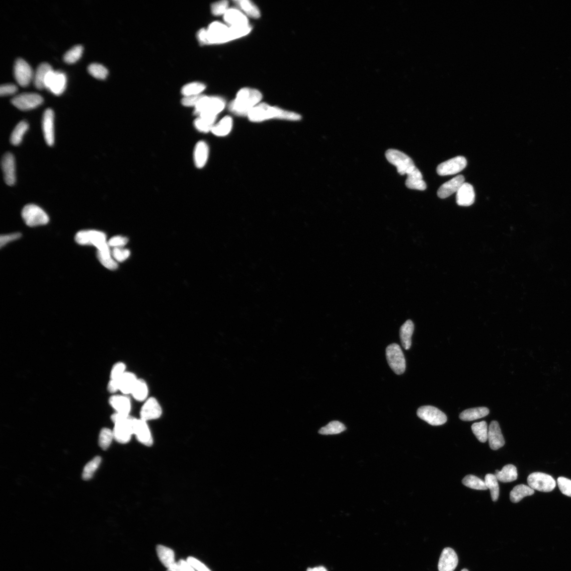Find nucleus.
I'll return each instance as SVG.
<instances>
[{
  "instance_id": "f257e3e1",
  "label": "nucleus",
  "mask_w": 571,
  "mask_h": 571,
  "mask_svg": "<svg viewBox=\"0 0 571 571\" xmlns=\"http://www.w3.org/2000/svg\"><path fill=\"white\" fill-rule=\"evenodd\" d=\"M386 157L388 161L397 168L400 175H407L408 188L419 190L426 189L423 175L409 156L398 150H389L386 153Z\"/></svg>"
},
{
  "instance_id": "f03ea898",
  "label": "nucleus",
  "mask_w": 571,
  "mask_h": 571,
  "mask_svg": "<svg viewBox=\"0 0 571 571\" xmlns=\"http://www.w3.org/2000/svg\"><path fill=\"white\" fill-rule=\"evenodd\" d=\"M247 117L252 122H261L271 119L297 121L302 118L299 114L266 103H259L255 106Z\"/></svg>"
},
{
  "instance_id": "7ed1b4c3",
  "label": "nucleus",
  "mask_w": 571,
  "mask_h": 571,
  "mask_svg": "<svg viewBox=\"0 0 571 571\" xmlns=\"http://www.w3.org/2000/svg\"><path fill=\"white\" fill-rule=\"evenodd\" d=\"M261 93L257 89L244 88L238 92L229 106L230 111L238 116H247L262 100Z\"/></svg>"
},
{
  "instance_id": "20e7f679",
  "label": "nucleus",
  "mask_w": 571,
  "mask_h": 571,
  "mask_svg": "<svg viewBox=\"0 0 571 571\" xmlns=\"http://www.w3.org/2000/svg\"><path fill=\"white\" fill-rule=\"evenodd\" d=\"M200 42L206 45L221 44L234 40L230 27L219 22L212 23L207 29L198 32Z\"/></svg>"
},
{
  "instance_id": "39448f33",
  "label": "nucleus",
  "mask_w": 571,
  "mask_h": 571,
  "mask_svg": "<svg viewBox=\"0 0 571 571\" xmlns=\"http://www.w3.org/2000/svg\"><path fill=\"white\" fill-rule=\"evenodd\" d=\"M114 424L113 430L114 440L121 444L129 442L134 435V420L130 415L115 412L111 416Z\"/></svg>"
},
{
  "instance_id": "423d86ee",
  "label": "nucleus",
  "mask_w": 571,
  "mask_h": 571,
  "mask_svg": "<svg viewBox=\"0 0 571 571\" xmlns=\"http://www.w3.org/2000/svg\"><path fill=\"white\" fill-rule=\"evenodd\" d=\"M76 242L80 245H91L95 246L97 252L111 253L106 237L102 232L96 230H83L79 232L76 237Z\"/></svg>"
},
{
  "instance_id": "0eeeda50",
  "label": "nucleus",
  "mask_w": 571,
  "mask_h": 571,
  "mask_svg": "<svg viewBox=\"0 0 571 571\" xmlns=\"http://www.w3.org/2000/svg\"><path fill=\"white\" fill-rule=\"evenodd\" d=\"M225 101L221 97L203 96L195 106V113L199 116L217 118V115L225 109Z\"/></svg>"
},
{
  "instance_id": "6e6552de",
  "label": "nucleus",
  "mask_w": 571,
  "mask_h": 571,
  "mask_svg": "<svg viewBox=\"0 0 571 571\" xmlns=\"http://www.w3.org/2000/svg\"><path fill=\"white\" fill-rule=\"evenodd\" d=\"M22 217L26 224L30 227L46 225L49 221L47 213L34 204H28L24 207Z\"/></svg>"
},
{
  "instance_id": "1a4fd4ad",
  "label": "nucleus",
  "mask_w": 571,
  "mask_h": 571,
  "mask_svg": "<svg viewBox=\"0 0 571 571\" xmlns=\"http://www.w3.org/2000/svg\"><path fill=\"white\" fill-rule=\"evenodd\" d=\"M386 358L389 366L397 375H402L406 370V360L401 347L393 343L386 348Z\"/></svg>"
},
{
  "instance_id": "9d476101",
  "label": "nucleus",
  "mask_w": 571,
  "mask_h": 571,
  "mask_svg": "<svg viewBox=\"0 0 571 571\" xmlns=\"http://www.w3.org/2000/svg\"><path fill=\"white\" fill-rule=\"evenodd\" d=\"M527 483L533 489L544 492L552 491L557 486L555 480L552 476L542 473H534L529 475Z\"/></svg>"
},
{
  "instance_id": "9b49d317",
  "label": "nucleus",
  "mask_w": 571,
  "mask_h": 571,
  "mask_svg": "<svg viewBox=\"0 0 571 571\" xmlns=\"http://www.w3.org/2000/svg\"><path fill=\"white\" fill-rule=\"evenodd\" d=\"M43 102V97L36 93H21L15 96L11 100L12 104L22 111L35 109Z\"/></svg>"
},
{
  "instance_id": "f8f14e48",
  "label": "nucleus",
  "mask_w": 571,
  "mask_h": 571,
  "mask_svg": "<svg viewBox=\"0 0 571 571\" xmlns=\"http://www.w3.org/2000/svg\"><path fill=\"white\" fill-rule=\"evenodd\" d=\"M66 84L67 78L66 74L63 72L53 70L47 74L45 81V88L56 95H60L64 92Z\"/></svg>"
},
{
  "instance_id": "ddd939ff",
  "label": "nucleus",
  "mask_w": 571,
  "mask_h": 571,
  "mask_svg": "<svg viewBox=\"0 0 571 571\" xmlns=\"http://www.w3.org/2000/svg\"><path fill=\"white\" fill-rule=\"evenodd\" d=\"M417 415L420 419L433 426L443 425L448 419L443 412L432 406H424L419 408L417 410Z\"/></svg>"
},
{
  "instance_id": "4468645a",
  "label": "nucleus",
  "mask_w": 571,
  "mask_h": 571,
  "mask_svg": "<svg viewBox=\"0 0 571 571\" xmlns=\"http://www.w3.org/2000/svg\"><path fill=\"white\" fill-rule=\"evenodd\" d=\"M14 76L21 86L26 87L34 79V73L30 65L22 59H18L14 65Z\"/></svg>"
},
{
  "instance_id": "2eb2a0df",
  "label": "nucleus",
  "mask_w": 571,
  "mask_h": 571,
  "mask_svg": "<svg viewBox=\"0 0 571 571\" xmlns=\"http://www.w3.org/2000/svg\"><path fill=\"white\" fill-rule=\"evenodd\" d=\"M467 164V161L464 157H456L438 165L437 172L440 176L456 174L464 169Z\"/></svg>"
},
{
  "instance_id": "dca6fc26",
  "label": "nucleus",
  "mask_w": 571,
  "mask_h": 571,
  "mask_svg": "<svg viewBox=\"0 0 571 571\" xmlns=\"http://www.w3.org/2000/svg\"><path fill=\"white\" fill-rule=\"evenodd\" d=\"M162 414L163 408L159 400L155 397H150L140 409V418L148 422L160 418Z\"/></svg>"
},
{
  "instance_id": "f3484780",
  "label": "nucleus",
  "mask_w": 571,
  "mask_h": 571,
  "mask_svg": "<svg viewBox=\"0 0 571 571\" xmlns=\"http://www.w3.org/2000/svg\"><path fill=\"white\" fill-rule=\"evenodd\" d=\"M134 435L143 444L150 446L153 443V439L147 422L140 418H134Z\"/></svg>"
},
{
  "instance_id": "a211bd4d",
  "label": "nucleus",
  "mask_w": 571,
  "mask_h": 571,
  "mask_svg": "<svg viewBox=\"0 0 571 571\" xmlns=\"http://www.w3.org/2000/svg\"><path fill=\"white\" fill-rule=\"evenodd\" d=\"M42 129L45 142L49 146L55 142L54 113L51 109H47L44 113Z\"/></svg>"
},
{
  "instance_id": "6ab92c4d",
  "label": "nucleus",
  "mask_w": 571,
  "mask_h": 571,
  "mask_svg": "<svg viewBox=\"0 0 571 571\" xmlns=\"http://www.w3.org/2000/svg\"><path fill=\"white\" fill-rule=\"evenodd\" d=\"M4 180L9 186L13 185L16 181L15 163L13 155L7 153L2 157L1 162Z\"/></svg>"
},
{
  "instance_id": "aec40b11",
  "label": "nucleus",
  "mask_w": 571,
  "mask_h": 571,
  "mask_svg": "<svg viewBox=\"0 0 571 571\" xmlns=\"http://www.w3.org/2000/svg\"><path fill=\"white\" fill-rule=\"evenodd\" d=\"M458 565L457 553L452 549L446 548L442 553L438 562L439 571H454Z\"/></svg>"
},
{
  "instance_id": "412c9836",
  "label": "nucleus",
  "mask_w": 571,
  "mask_h": 571,
  "mask_svg": "<svg viewBox=\"0 0 571 571\" xmlns=\"http://www.w3.org/2000/svg\"><path fill=\"white\" fill-rule=\"evenodd\" d=\"M488 440L489 441L490 448L497 450L505 444L501 429L497 421L493 420L488 428Z\"/></svg>"
},
{
  "instance_id": "4be33fe9",
  "label": "nucleus",
  "mask_w": 571,
  "mask_h": 571,
  "mask_svg": "<svg viewBox=\"0 0 571 571\" xmlns=\"http://www.w3.org/2000/svg\"><path fill=\"white\" fill-rule=\"evenodd\" d=\"M465 178L463 175H459L450 180L446 182L437 190V195L440 198H446L454 193L457 192L465 183Z\"/></svg>"
},
{
  "instance_id": "5701e85b",
  "label": "nucleus",
  "mask_w": 571,
  "mask_h": 571,
  "mask_svg": "<svg viewBox=\"0 0 571 571\" xmlns=\"http://www.w3.org/2000/svg\"><path fill=\"white\" fill-rule=\"evenodd\" d=\"M110 406L116 412L122 414L130 415L132 404L129 396L125 395H113L109 401Z\"/></svg>"
},
{
  "instance_id": "b1692460",
  "label": "nucleus",
  "mask_w": 571,
  "mask_h": 571,
  "mask_svg": "<svg viewBox=\"0 0 571 571\" xmlns=\"http://www.w3.org/2000/svg\"><path fill=\"white\" fill-rule=\"evenodd\" d=\"M224 15V20L230 27H243L249 25L246 16L235 8H230Z\"/></svg>"
},
{
  "instance_id": "393cba45",
  "label": "nucleus",
  "mask_w": 571,
  "mask_h": 571,
  "mask_svg": "<svg viewBox=\"0 0 571 571\" xmlns=\"http://www.w3.org/2000/svg\"><path fill=\"white\" fill-rule=\"evenodd\" d=\"M457 203L462 206H469L475 201V193L473 185L464 183L457 192Z\"/></svg>"
},
{
  "instance_id": "a878e982",
  "label": "nucleus",
  "mask_w": 571,
  "mask_h": 571,
  "mask_svg": "<svg viewBox=\"0 0 571 571\" xmlns=\"http://www.w3.org/2000/svg\"><path fill=\"white\" fill-rule=\"evenodd\" d=\"M138 379L133 372L127 371L119 380V392L123 395H131Z\"/></svg>"
},
{
  "instance_id": "bb28decb",
  "label": "nucleus",
  "mask_w": 571,
  "mask_h": 571,
  "mask_svg": "<svg viewBox=\"0 0 571 571\" xmlns=\"http://www.w3.org/2000/svg\"><path fill=\"white\" fill-rule=\"evenodd\" d=\"M209 155L208 145L204 142H198L195 148L194 159L196 166L203 168L208 162Z\"/></svg>"
},
{
  "instance_id": "cd10ccee",
  "label": "nucleus",
  "mask_w": 571,
  "mask_h": 571,
  "mask_svg": "<svg viewBox=\"0 0 571 571\" xmlns=\"http://www.w3.org/2000/svg\"><path fill=\"white\" fill-rule=\"evenodd\" d=\"M150 388L143 379L139 378L131 396L138 402L144 403L150 397Z\"/></svg>"
},
{
  "instance_id": "c85d7f7f",
  "label": "nucleus",
  "mask_w": 571,
  "mask_h": 571,
  "mask_svg": "<svg viewBox=\"0 0 571 571\" xmlns=\"http://www.w3.org/2000/svg\"><path fill=\"white\" fill-rule=\"evenodd\" d=\"M495 476L498 481L503 483H511L516 481L518 474L517 468L512 465H508L503 467L501 471L495 470Z\"/></svg>"
},
{
  "instance_id": "c756f323",
  "label": "nucleus",
  "mask_w": 571,
  "mask_h": 571,
  "mask_svg": "<svg viewBox=\"0 0 571 571\" xmlns=\"http://www.w3.org/2000/svg\"><path fill=\"white\" fill-rule=\"evenodd\" d=\"M157 553L162 564L168 569L176 564L175 554L171 549L163 545H158Z\"/></svg>"
},
{
  "instance_id": "7c9ffc66",
  "label": "nucleus",
  "mask_w": 571,
  "mask_h": 571,
  "mask_svg": "<svg viewBox=\"0 0 571 571\" xmlns=\"http://www.w3.org/2000/svg\"><path fill=\"white\" fill-rule=\"evenodd\" d=\"M53 70L52 66L47 63H41L38 66L33 79L36 88L39 89L45 88V81L47 74Z\"/></svg>"
},
{
  "instance_id": "2f4dec72",
  "label": "nucleus",
  "mask_w": 571,
  "mask_h": 571,
  "mask_svg": "<svg viewBox=\"0 0 571 571\" xmlns=\"http://www.w3.org/2000/svg\"><path fill=\"white\" fill-rule=\"evenodd\" d=\"M233 127V120L230 116H226L218 123L214 125L211 132L215 136L225 137L228 135Z\"/></svg>"
},
{
  "instance_id": "473e14b6",
  "label": "nucleus",
  "mask_w": 571,
  "mask_h": 571,
  "mask_svg": "<svg viewBox=\"0 0 571 571\" xmlns=\"http://www.w3.org/2000/svg\"><path fill=\"white\" fill-rule=\"evenodd\" d=\"M414 330V325L411 320H408L401 326L400 337L401 342L405 350H409L411 345V336Z\"/></svg>"
},
{
  "instance_id": "72a5a7b5",
  "label": "nucleus",
  "mask_w": 571,
  "mask_h": 571,
  "mask_svg": "<svg viewBox=\"0 0 571 571\" xmlns=\"http://www.w3.org/2000/svg\"><path fill=\"white\" fill-rule=\"evenodd\" d=\"M489 413V410L487 408H477L463 411L459 417L463 421H473L485 417Z\"/></svg>"
},
{
  "instance_id": "f704fd0d",
  "label": "nucleus",
  "mask_w": 571,
  "mask_h": 571,
  "mask_svg": "<svg viewBox=\"0 0 571 571\" xmlns=\"http://www.w3.org/2000/svg\"><path fill=\"white\" fill-rule=\"evenodd\" d=\"M535 492L530 487L525 485L516 486L510 493V499L513 503H518L527 496L533 495Z\"/></svg>"
},
{
  "instance_id": "c9c22d12",
  "label": "nucleus",
  "mask_w": 571,
  "mask_h": 571,
  "mask_svg": "<svg viewBox=\"0 0 571 571\" xmlns=\"http://www.w3.org/2000/svg\"><path fill=\"white\" fill-rule=\"evenodd\" d=\"M234 2L245 14L254 19L260 17V12L258 7L249 0H237Z\"/></svg>"
},
{
  "instance_id": "e433bc0d",
  "label": "nucleus",
  "mask_w": 571,
  "mask_h": 571,
  "mask_svg": "<svg viewBox=\"0 0 571 571\" xmlns=\"http://www.w3.org/2000/svg\"><path fill=\"white\" fill-rule=\"evenodd\" d=\"M29 129V125L27 122L22 121L20 122L13 130L11 137L10 142L14 146L19 145L22 141L23 137Z\"/></svg>"
},
{
  "instance_id": "4c0bfd02",
  "label": "nucleus",
  "mask_w": 571,
  "mask_h": 571,
  "mask_svg": "<svg viewBox=\"0 0 571 571\" xmlns=\"http://www.w3.org/2000/svg\"><path fill=\"white\" fill-rule=\"evenodd\" d=\"M217 118L207 117V116H199L194 122L195 128L199 131L207 133L211 131Z\"/></svg>"
},
{
  "instance_id": "58836bf2",
  "label": "nucleus",
  "mask_w": 571,
  "mask_h": 571,
  "mask_svg": "<svg viewBox=\"0 0 571 571\" xmlns=\"http://www.w3.org/2000/svg\"><path fill=\"white\" fill-rule=\"evenodd\" d=\"M485 482L488 489L490 491L492 500L494 502L497 501L499 496V486L495 476L487 474L485 477Z\"/></svg>"
},
{
  "instance_id": "ea45409f",
  "label": "nucleus",
  "mask_w": 571,
  "mask_h": 571,
  "mask_svg": "<svg viewBox=\"0 0 571 571\" xmlns=\"http://www.w3.org/2000/svg\"><path fill=\"white\" fill-rule=\"evenodd\" d=\"M462 484L465 486L475 490H486L488 489L485 482L482 479L474 475H468L462 480Z\"/></svg>"
},
{
  "instance_id": "a19ab883",
  "label": "nucleus",
  "mask_w": 571,
  "mask_h": 571,
  "mask_svg": "<svg viewBox=\"0 0 571 571\" xmlns=\"http://www.w3.org/2000/svg\"><path fill=\"white\" fill-rule=\"evenodd\" d=\"M346 430L345 425L338 421H330L326 426L321 428L319 433L322 435H334L344 432Z\"/></svg>"
},
{
  "instance_id": "79ce46f5",
  "label": "nucleus",
  "mask_w": 571,
  "mask_h": 571,
  "mask_svg": "<svg viewBox=\"0 0 571 571\" xmlns=\"http://www.w3.org/2000/svg\"><path fill=\"white\" fill-rule=\"evenodd\" d=\"M471 429L480 442L485 443L488 440V427L486 421H482L474 423L472 425Z\"/></svg>"
},
{
  "instance_id": "37998d69",
  "label": "nucleus",
  "mask_w": 571,
  "mask_h": 571,
  "mask_svg": "<svg viewBox=\"0 0 571 571\" xmlns=\"http://www.w3.org/2000/svg\"><path fill=\"white\" fill-rule=\"evenodd\" d=\"M101 461V458L97 456L87 463L82 474V478L84 481H88L92 478L95 472L100 465Z\"/></svg>"
},
{
  "instance_id": "c03bdc74",
  "label": "nucleus",
  "mask_w": 571,
  "mask_h": 571,
  "mask_svg": "<svg viewBox=\"0 0 571 571\" xmlns=\"http://www.w3.org/2000/svg\"><path fill=\"white\" fill-rule=\"evenodd\" d=\"M113 439V431L108 428H103L99 435L98 444L101 449L106 450L109 448Z\"/></svg>"
},
{
  "instance_id": "a18cd8bd",
  "label": "nucleus",
  "mask_w": 571,
  "mask_h": 571,
  "mask_svg": "<svg viewBox=\"0 0 571 571\" xmlns=\"http://www.w3.org/2000/svg\"><path fill=\"white\" fill-rule=\"evenodd\" d=\"M83 52V47L81 45L74 46L64 55V61L66 63L73 64L80 59Z\"/></svg>"
},
{
  "instance_id": "49530a36",
  "label": "nucleus",
  "mask_w": 571,
  "mask_h": 571,
  "mask_svg": "<svg viewBox=\"0 0 571 571\" xmlns=\"http://www.w3.org/2000/svg\"><path fill=\"white\" fill-rule=\"evenodd\" d=\"M206 86L201 82H194L184 86L181 92L185 97L198 95L205 89Z\"/></svg>"
},
{
  "instance_id": "de8ad7c7",
  "label": "nucleus",
  "mask_w": 571,
  "mask_h": 571,
  "mask_svg": "<svg viewBox=\"0 0 571 571\" xmlns=\"http://www.w3.org/2000/svg\"><path fill=\"white\" fill-rule=\"evenodd\" d=\"M87 70L91 76L97 79H105L108 75V71L100 64H90L88 66Z\"/></svg>"
},
{
  "instance_id": "09e8293b",
  "label": "nucleus",
  "mask_w": 571,
  "mask_h": 571,
  "mask_svg": "<svg viewBox=\"0 0 571 571\" xmlns=\"http://www.w3.org/2000/svg\"><path fill=\"white\" fill-rule=\"evenodd\" d=\"M127 371V366L125 363H115L111 370L110 379L119 380Z\"/></svg>"
},
{
  "instance_id": "8fccbe9b",
  "label": "nucleus",
  "mask_w": 571,
  "mask_h": 571,
  "mask_svg": "<svg viewBox=\"0 0 571 571\" xmlns=\"http://www.w3.org/2000/svg\"><path fill=\"white\" fill-rule=\"evenodd\" d=\"M558 484L561 492L570 497H571V481L565 478L559 477L558 479Z\"/></svg>"
},
{
  "instance_id": "3c124183",
  "label": "nucleus",
  "mask_w": 571,
  "mask_h": 571,
  "mask_svg": "<svg viewBox=\"0 0 571 571\" xmlns=\"http://www.w3.org/2000/svg\"><path fill=\"white\" fill-rule=\"evenodd\" d=\"M228 6V1L225 0L214 3L211 7L212 13L215 15H224L229 9Z\"/></svg>"
},
{
  "instance_id": "603ef678",
  "label": "nucleus",
  "mask_w": 571,
  "mask_h": 571,
  "mask_svg": "<svg viewBox=\"0 0 571 571\" xmlns=\"http://www.w3.org/2000/svg\"><path fill=\"white\" fill-rule=\"evenodd\" d=\"M112 254L116 260L122 262L129 258L130 251L128 249H122L121 247H114Z\"/></svg>"
},
{
  "instance_id": "864d4df0",
  "label": "nucleus",
  "mask_w": 571,
  "mask_h": 571,
  "mask_svg": "<svg viewBox=\"0 0 571 571\" xmlns=\"http://www.w3.org/2000/svg\"><path fill=\"white\" fill-rule=\"evenodd\" d=\"M97 257L102 265L107 269L115 270L118 268V263L112 258V256H109V257H102V256H97Z\"/></svg>"
},
{
  "instance_id": "5fc2aeb1",
  "label": "nucleus",
  "mask_w": 571,
  "mask_h": 571,
  "mask_svg": "<svg viewBox=\"0 0 571 571\" xmlns=\"http://www.w3.org/2000/svg\"><path fill=\"white\" fill-rule=\"evenodd\" d=\"M18 91V87L11 83L4 84L0 87V94L1 96L12 95Z\"/></svg>"
},
{
  "instance_id": "6e6d98bb",
  "label": "nucleus",
  "mask_w": 571,
  "mask_h": 571,
  "mask_svg": "<svg viewBox=\"0 0 571 571\" xmlns=\"http://www.w3.org/2000/svg\"><path fill=\"white\" fill-rule=\"evenodd\" d=\"M196 571H211L200 561L193 557H188L186 561Z\"/></svg>"
},
{
  "instance_id": "4d7b16f0",
  "label": "nucleus",
  "mask_w": 571,
  "mask_h": 571,
  "mask_svg": "<svg viewBox=\"0 0 571 571\" xmlns=\"http://www.w3.org/2000/svg\"><path fill=\"white\" fill-rule=\"evenodd\" d=\"M128 242V240L127 238L117 236L112 238L108 242V244L110 246L120 247L125 245Z\"/></svg>"
},
{
  "instance_id": "13d9d810",
  "label": "nucleus",
  "mask_w": 571,
  "mask_h": 571,
  "mask_svg": "<svg viewBox=\"0 0 571 571\" xmlns=\"http://www.w3.org/2000/svg\"><path fill=\"white\" fill-rule=\"evenodd\" d=\"M203 95L186 96L182 100V104L186 106H196Z\"/></svg>"
},
{
  "instance_id": "bf43d9fd",
  "label": "nucleus",
  "mask_w": 571,
  "mask_h": 571,
  "mask_svg": "<svg viewBox=\"0 0 571 571\" xmlns=\"http://www.w3.org/2000/svg\"><path fill=\"white\" fill-rule=\"evenodd\" d=\"M21 234L20 233L1 236V237H0V245H1L2 247L7 244L18 240L21 238Z\"/></svg>"
},
{
  "instance_id": "052dcab7",
  "label": "nucleus",
  "mask_w": 571,
  "mask_h": 571,
  "mask_svg": "<svg viewBox=\"0 0 571 571\" xmlns=\"http://www.w3.org/2000/svg\"><path fill=\"white\" fill-rule=\"evenodd\" d=\"M107 391L111 394H115L119 392V380L110 379L107 386Z\"/></svg>"
},
{
  "instance_id": "680f3d73",
  "label": "nucleus",
  "mask_w": 571,
  "mask_h": 571,
  "mask_svg": "<svg viewBox=\"0 0 571 571\" xmlns=\"http://www.w3.org/2000/svg\"><path fill=\"white\" fill-rule=\"evenodd\" d=\"M177 565L181 571H196L187 561L184 560H180L177 563Z\"/></svg>"
},
{
  "instance_id": "e2e57ef3",
  "label": "nucleus",
  "mask_w": 571,
  "mask_h": 571,
  "mask_svg": "<svg viewBox=\"0 0 571 571\" xmlns=\"http://www.w3.org/2000/svg\"><path fill=\"white\" fill-rule=\"evenodd\" d=\"M167 571H181L179 568V567L177 565V563H176V564L174 566H173L170 569H168Z\"/></svg>"
},
{
  "instance_id": "0e129e2a",
  "label": "nucleus",
  "mask_w": 571,
  "mask_h": 571,
  "mask_svg": "<svg viewBox=\"0 0 571 571\" xmlns=\"http://www.w3.org/2000/svg\"><path fill=\"white\" fill-rule=\"evenodd\" d=\"M317 570H318V571H327L326 569L324 567H318Z\"/></svg>"
},
{
  "instance_id": "69168bd1",
  "label": "nucleus",
  "mask_w": 571,
  "mask_h": 571,
  "mask_svg": "<svg viewBox=\"0 0 571 571\" xmlns=\"http://www.w3.org/2000/svg\"><path fill=\"white\" fill-rule=\"evenodd\" d=\"M318 571V570H317V568H314V569H311V568H310V569H309L308 570V571Z\"/></svg>"
},
{
  "instance_id": "338daca9",
  "label": "nucleus",
  "mask_w": 571,
  "mask_h": 571,
  "mask_svg": "<svg viewBox=\"0 0 571 571\" xmlns=\"http://www.w3.org/2000/svg\"><path fill=\"white\" fill-rule=\"evenodd\" d=\"M461 571H469L466 569H463Z\"/></svg>"
}]
</instances>
